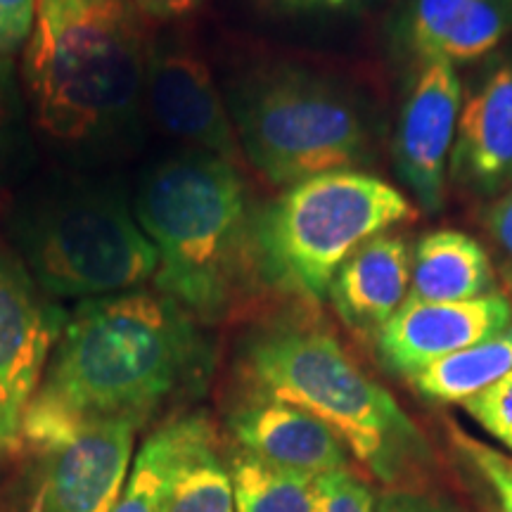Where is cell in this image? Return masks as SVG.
Wrapping results in <instances>:
<instances>
[{
	"label": "cell",
	"mask_w": 512,
	"mask_h": 512,
	"mask_svg": "<svg viewBox=\"0 0 512 512\" xmlns=\"http://www.w3.org/2000/svg\"><path fill=\"white\" fill-rule=\"evenodd\" d=\"M17 259L50 299H98L140 290L157 273V252L119 190L74 181L19 209Z\"/></svg>",
	"instance_id": "obj_7"
},
{
	"label": "cell",
	"mask_w": 512,
	"mask_h": 512,
	"mask_svg": "<svg viewBox=\"0 0 512 512\" xmlns=\"http://www.w3.org/2000/svg\"><path fill=\"white\" fill-rule=\"evenodd\" d=\"M472 0H403L392 24V46L415 67L437 60L439 50Z\"/></svg>",
	"instance_id": "obj_21"
},
{
	"label": "cell",
	"mask_w": 512,
	"mask_h": 512,
	"mask_svg": "<svg viewBox=\"0 0 512 512\" xmlns=\"http://www.w3.org/2000/svg\"><path fill=\"white\" fill-rule=\"evenodd\" d=\"M140 17L133 0H38L22 74L48 138L95 143L131 124L150 48Z\"/></svg>",
	"instance_id": "obj_3"
},
{
	"label": "cell",
	"mask_w": 512,
	"mask_h": 512,
	"mask_svg": "<svg viewBox=\"0 0 512 512\" xmlns=\"http://www.w3.org/2000/svg\"><path fill=\"white\" fill-rule=\"evenodd\" d=\"M448 183L477 197L512 188V57L489 64L463 100Z\"/></svg>",
	"instance_id": "obj_13"
},
{
	"label": "cell",
	"mask_w": 512,
	"mask_h": 512,
	"mask_svg": "<svg viewBox=\"0 0 512 512\" xmlns=\"http://www.w3.org/2000/svg\"><path fill=\"white\" fill-rule=\"evenodd\" d=\"M166 512H235L233 479L221 458L219 437L204 441L181 465Z\"/></svg>",
	"instance_id": "obj_20"
},
{
	"label": "cell",
	"mask_w": 512,
	"mask_h": 512,
	"mask_svg": "<svg viewBox=\"0 0 512 512\" xmlns=\"http://www.w3.org/2000/svg\"><path fill=\"white\" fill-rule=\"evenodd\" d=\"M451 437L460 456L470 463L472 470H477V475L484 479L491 494L496 496L498 512H512V458L498 448L486 446L484 441L467 437L460 430H451Z\"/></svg>",
	"instance_id": "obj_23"
},
{
	"label": "cell",
	"mask_w": 512,
	"mask_h": 512,
	"mask_svg": "<svg viewBox=\"0 0 512 512\" xmlns=\"http://www.w3.org/2000/svg\"><path fill=\"white\" fill-rule=\"evenodd\" d=\"M138 12L147 19H155V22H174L190 15L192 10L200 5V0H133Z\"/></svg>",
	"instance_id": "obj_30"
},
{
	"label": "cell",
	"mask_w": 512,
	"mask_h": 512,
	"mask_svg": "<svg viewBox=\"0 0 512 512\" xmlns=\"http://www.w3.org/2000/svg\"><path fill=\"white\" fill-rule=\"evenodd\" d=\"M415 216L406 192L368 171H335L283 188L256 214L268 290L323 302L335 273L363 242Z\"/></svg>",
	"instance_id": "obj_6"
},
{
	"label": "cell",
	"mask_w": 512,
	"mask_h": 512,
	"mask_svg": "<svg viewBox=\"0 0 512 512\" xmlns=\"http://www.w3.org/2000/svg\"><path fill=\"white\" fill-rule=\"evenodd\" d=\"M228 430L242 451L268 465L309 477L349 467L342 439L316 415L285 401L247 394L230 411Z\"/></svg>",
	"instance_id": "obj_14"
},
{
	"label": "cell",
	"mask_w": 512,
	"mask_h": 512,
	"mask_svg": "<svg viewBox=\"0 0 512 512\" xmlns=\"http://www.w3.org/2000/svg\"><path fill=\"white\" fill-rule=\"evenodd\" d=\"M5 126V100H3V93H0V131H3Z\"/></svg>",
	"instance_id": "obj_32"
},
{
	"label": "cell",
	"mask_w": 512,
	"mask_h": 512,
	"mask_svg": "<svg viewBox=\"0 0 512 512\" xmlns=\"http://www.w3.org/2000/svg\"><path fill=\"white\" fill-rule=\"evenodd\" d=\"M484 230L505 256V264H512V188H508L489 204L482 216Z\"/></svg>",
	"instance_id": "obj_28"
},
{
	"label": "cell",
	"mask_w": 512,
	"mask_h": 512,
	"mask_svg": "<svg viewBox=\"0 0 512 512\" xmlns=\"http://www.w3.org/2000/svg\"><path fill=\"white\" fill-rule=\"evenodd\" d=\"M463 110V83L446 60L418 67L403 98L392 140L394 171L427 214L444 209L448 166Z\"/></svg>",
	"instance_id": "obj_10"
},
{
	"label": "cell",
	"mask_w": 512,
	"mask_h": 512,
	"mask_svg": "<svg viewBox=\"0 0 512 512\" xmlns=\"http://www.w3.org/2000/svg\"><path fill=\"white\" fill-rule=\"evenodd\" d=\"M230 479L235 512H323L318 477L268 465L245 451L230 463Z\"/></svg>",
	"instance_id": "obj_19"
},
{
	"label": "cell",
	"mask_w": 512,
	"mask_h": 512,
	"mask_svg": "<svg viewBox=\"0 0 512 512\" xmlns=\"http://www.w3.org/2000/svg\"><path fill=\"white\" fill-rule=\"evenodd\" d=\"M38 0H0V60L24 53L36 19Z\"/></svg>",
	"instance_id": "obj_26"
},
{
	"label": "cell",
	"mask_w": 512,
	"mask_h": 512,
	"mask_svg": "<svg viewBox=\"0 0 512 512\" xmlns=\"http://www.w3.org/2000/svg\"><path fill=\"white\" fill-rule=\"evenodd\" d=\"M512 373V325L408 377L422 399L463 403Z\"/></svg>",
	"instance_id": "obj_18"
},
{
	"label": "cell",
	"mask_w": 512,
	"mask_h": 512,
	"mask_svg": "<svg viewBox=\"0 0 512 512\" xmlns=\"http://www.w3.org/2000/svg\"><path fill=\"white\" fill-rule=\"evenodd\" d=\"M512 34V0H472L439 50L437 60L458 64L489 55Z\"/></svg>",
	"instance_id": "obj_22"
},
{
	"label": "cell",
	"mask_w": 512,
	"mask_h": 512,
	"mask_svg": "<svg viewBox=\"0 0 512 512\" xmlns=\"http://www.w3.org/2000/svg\"><path fill=\"white\" fill-rule=\"evenodd\" d=\"M496 292V275L482 242L463 230H432L413 249V302H467Z\"/></svg>",
	"instance_id": "obj_16"
},
{
	"label": "cell",
	"mask_w": 512,
	"mask_h": 512,
	"mask_svg": "<svg viewBox=\"0 0 512 512\" xmlns=\"http://www.w3.org/2000/svg\"><path fill=\"white\" fill-rule=\"evenodd\" d=\"M214 437L219 434L204 413H181L164 420L136 453L131 475L112 512H166L181 465Z\"/></svg>",
	"instance_id": "obj_17"
},
{
	"label": "cell",
	"mask_w": 512,
	"mask_h": 512,
	"mask_svg": "<svg viewBox=\"0 0 512 512\" xmlns=\"http://www.w3.org/2000/svg\"><path fill=\"white\" fill-rule=\"evenodd\" d=\"M323 491V512H375L370 486L349 470H337L318 477Z\"/></svg>",
	"instance_id": "obj_25"
},
{
	"label": "cell",
	"mask_w": 512,
	"mask_h": 512,
	"mask_svg": "<svg viewBox=\"0 0 512 512\" xmlns=\"http://www.w3.org/2000/svg\"><path fill=\"white\" fill-rule=\"evenodd\" d=\"M375 512H458L448 505L432 501V498L413 494V491H384V494L377 498Z\"/></svg>",
	"instance_id": "obj_29"
},
{
	"label": "cell",
	"mask_w": 512,
	"mask_h": 512,
	"mask_svg": "<svg viewBox=\"0 0 512 512\" xmlns=\"http://www.w3.org/2000/svg\"><path fill=\"white\" fill-rule=\"evenodd\" d=\"M228 110L247 164L278 188L363 171L375 157L373 121L361 100L309 67L252 69L235 83Z\"/></svg>",
	"instance_id": "obj_5"
},
{
	"label": "cell",
	"mask_w": 512,
	"mask_h": 512,
	"mask_svg": "<svg viewBox=\"0 0 512 512\" xmlns=\"http://www.w3.org/2000/svg\"><path fill=\"white\" fill-rule=\"evenodd\" d=\"M373 0H259L280 17H347L366 10Z\"/></svg>",
	"instance_id": "obj_27"
},
{
	"label": "cell",
	"mask_w": 512,
	"mask_h": 512,
	"mask_svg": "<svg viewBox=\"0 0 512 512\" xmlns=\"http://www.w3.org/2000/svg\"><path fill=\"white\" fill-rule=\"evenodd\" d=\"M238 373L247 394L323 420L382 482H399L425 458V441L394 396L316 318L294 311L256 325L240 347Z\"/></svg>",
	"instance_id": "obj_4"
},
{
	"label": "cell",
	"mask_w": 512,
	"mask_h": 512,
	"mask_svg": "<svg viewBox=\"0 0 512 512\" xmlns=\"http://www.w3.org/2000/svg\"><path fill=\"white\" fill-rule=\"evenodd\" d=\"M482 430L512 451V373L463 403Z\"/></svg>",
	"instance_id": "obj_24"
},
{
	"label": "cell",
	"mask_w": 512,
	"mask_h": 512,
	"mask_svg": "<svg viewBox=\"0 0 512 512\" xmlns=\"http://www.w3.org/2000/svg\"><path fill=\"white\" fill-rule=\"evenodd\" d=\"M501 275H503V287H505L503 294L508 297V302L512 306V264H505Z\"/></svg>",
	"instance_id": "obj_31"
},
{
	"label": "cell",
	"mask_w": 512,
	"mask_h": 512,
	"mask_svg": "<svg viewBox=\"0 0 512 512\" xmlns=\"http://www.w3.org/2000/svg\"><path fill=\"white\" fill-rule=\"evenodd\" d=\"M67 313L17 256L0 249V456L22 453V422Z\"/></svg>",
	"instance_id": "obj_8"
},
{
	"label": "cell",
	"mask_w": 512,
	"mask_h": 512,
	"mask_svg": "<svg viewBox=\"0 0 512 512\" xmlns=\"http://www.w3.org/2000/svg\"><path fill=\"white\" fill-rule=\"evenodd\" d=\"M143 100L159 128L190 150L245 169L233 117L209 64L185 46L147 48Z\"/></svg>",
	"instance_id": "obj_11"
},
{
	"label": "cell",
	"mask_w": 512,
	"mask_h": 512,
	"mask_svg": "<svg viewBox=\"0 0 512 512\" xmlns=\"http://www.w3.org/2000/svg\"><path fill=\"white\" fill-rule=\"evenodd\" d=\"M214 349L204 325L157 290L86 299L67 316L22 422V453H36L91 422L140 430L207 389Z\"/></svg>",
	"instance_id": "obj_1"
},
{
	"label": "cell",
	"mask_w": 512,
	"mask_h": 512,
	"mask_svg": "<svg viewBox=\"0 0 512 512\" xmlns=\"http://www.w3.org/2000/svg\"><path fill=\"white\" fill-rule=\"evenodd\" d=\"M259 204L245 169L188 150L143 176L136 219L157 252L155 290L214 325L268 290L256 247Z\"/></svg>",
	"instance_id": "obj_2"
},
{
	"label": "cell",
	"mask_w": 512,
	"mask_h": 512,
	"mask_svg": "<svg viewBox=\"0 0 512 512\" xmlns=\"http://www.w3.org/2000/svg\"><path fill=\"white\" fill-rule=\"evenodd\" d=\"M508 325L512 306L498 290L467 302L406 299L377 332L375 344L384 366L408 380L430 363L484 342Z\"/></svg>",
	"instance_id": "obj_12"
},
{
	"label": "cell",
	"mask_w": 512,
	"mask_h": 512,
	"mask_svg": "<svg viewBox=\"0 0 512 512\" xmlns=\"http://www.w3.org/2000/svg\"><path fill=\"white\" fill-rule=\"evenodd\" d=\"M138 432L126 420L91 422L31 453L36 465L27 512H112Z\"/></svg>",
	"instance_id": "obj_9"
},
{
	"label": "cell",
	"mask_w": 512,
	"mask_h": 512,
	"mask_svg": "<svg viewBox=\"0 0 512 512\" xmlns=\"http://www.w3.org/2000/svg\"><path fill=\"white\" fill-rule=\"evenodd\" d=\"M411 264V245L399 233L389 230L363 242L335 273L328 290L342 323L375 337L408 299Z\"/></svg>",
	"instance_id": "obj_15"
}]
</instances>
